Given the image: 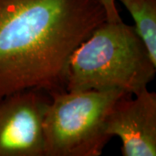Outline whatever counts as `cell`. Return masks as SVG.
I'll return each mask as SVG.
<instances>
[{
    "instance_id": "obj_6",
    "label": "cell",
    "mask_w": 156,
    "mask_h": 156,
    "mask_svg": "<svg viewBox=\"0 0 156 156\" xmlns=\"http://www.w3.org/2000/svg\"><path fill=\"white\" fill-rule=\"evenodd\" d=\"M130 13L134 28L156 63V0H118Z\"/></svg>"
},
{
    "instance_id": "obj_3",
    "label": "cell",
    "mask_w": 156,
    "mask_h": 156,
    "mask_svg": "<svg viewBox=\"0 0 156 156\" xmlns=\"http://www.w3.org/2000/svg\"><path fill=\"white\" fill-rule=\"evenodd\" d=\"M127 93L117 90L62 91L50 95L43 122L44 156H100L112 139L105 121Z\"/></svg>"
},
{
    "instance_id": "obj_7",
    "label": "cell",
    "mask_w": 156,
    "mask_h": 156,
    "mask_svg": "<svg viewBox=\"0 0 156 156\" xmlns=\"http://www.w3.org/2000/svg\"><path fill=\"white\" fill-rule=\"evenodd\" d=\"M106 12L107 21L109 22H119L122 21L120 12L118 11L115 0H99Z\"/></svg>"
},
{
    "instance_id": "obj_5",
    "label": "cell",
    "mask_w": 156,
    "mask_h": 156,
    "mask_svg": "<svg viewBox=\"0 0 156 156\" xmlns=\"http://www.w3.org/2000/svg\"><path fill=\"white\" fill-rule=\"evenodd\" d=\"M107 134L122 141L123 156L156 155V93L147 88L116 101L105 121Z\"/></svg>"
},
{
    "instance_id": "obj_1",
    "label": "cell",
    "mask_w": 156,
    "mask_h": 156,
    "mask_svg": "<svg viewBox=\"0 0 156 156\" xmlns=\"http://www.w3.org/2000/svg\"><path fill=\"white\" fill-rule=\"evenodd\" d=\"M106 20L99 0H0V99L64 91L74 50Z\"/></svg>"
},
{
    "instance_id": "obj_2",
    "label": "cell",
    "mask_w": 156,
    "mask_h": 156,
    "mask_svg": "<svg viewBox=\"0 0 156 156\" xmlns=\"http://www.w3.org/2000/svg\"><path fill=\"white\" fill-rule=\"evenodd\" d=\"M156 63L134 26L104 21L74 50L67 91L117 89L135 95L154 80Z\"/></svg>"
},
{
    "instance_id": "obj_4",
    "label": "cell",
    "mask_w": 156,
    "mask_h": 156,
    "mask_svg": "<svg viewBox=\"0 0 156 156\" xmlns=\"http://www.w3.org/2000/svg\"><path fill=\"white\" fill-rule=\"evenodd\" d=\"M50 95L39 90L0 99V156H44L43 122Z\"/></svg>"
}]
</instances>
